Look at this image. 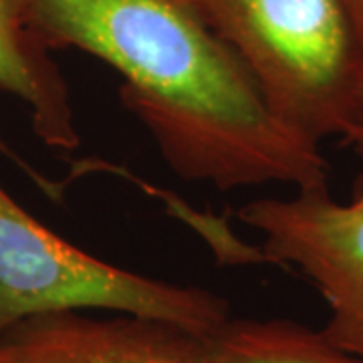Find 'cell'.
I'll return each mask as SVG.
<instances>
[{"label":"cell","instance_id":"5b68a950","mask_svg":"<svg viewBox=\"0 0 363 363\" xmlns=\"http://www.w3.org/2000/svg\"><path fill=\"white\" fill-rule=\"evenodd\" d=\"M0 363H206L204 337L138 315L59 311L0 333Z\"/></svg>","mask_w":363,"mask_h":363},{"label":"cell","instance_id":"52a82bcc","mask_svg":"<svg viewBox=\"0 0 363 363\" xmlns=\"http://www.w3.org/2000/svg\"><path fill=\"white\" fill-rule=\"evenodd\" d=\"M206 363H363L321 331L286 319H228L204 337Z\"/></svg>","mask_w":363,"mask_h":363},{"label":"cell","instance_id":"3957f363","mask_svg":"<svg viewBox=\"0 0 363 363\" xmlns=\"http://www.w3.org/2000/svg\"><path fill=\"white\" fill-rule=\"evenodd\" d=\"M59 311L138 315L200 337L230 319L226 298L99 259L52 233L0 186V333Z\"/></svg>","mask_w":363,"mask_h":363},{"label":"cell","instance_id":"8992f818","mask_svg":"<svg viewBox=\"0 0 363 363\" xmlns=\"http://www.w3.org/2000/svg\"><path fill=\"white\" fill-rule=\"evenodd\" d=\"M0 91L28 107L35 135L57 152H73L81 143L71 91L51 51L28 25L25 0H0ZM0 154L25 172L45 194L59 188L0 138Z\"/></svg>","mask_w":363,"mask_h":363},{"label":"cell","instance_id":"7a4b0ae2","mask_svg":"<svg viewBox=\"0 0 363 363\" xmlns=\"http://www.w3.org/2000/svg\"><path fill=\"white\" fill-rule=\"evenodd\" d=\"M247 67L271 113L321 145L363 99V40L345 0H188Z\"/></svg>","mask_w":363,"mask_h":363},{"label":"cell","instance_id":"ba28073f","mask_svg":"<svg viewBox=\"0 0 363 363\" xmlns=\"http://www.w3.org/2000/svg\"><path fill=\"white\" fill-rule=\"evenodd\" d=\"M341 145L350 147L355 156L363 157V99L362 105H359V111H357V117H355L351 130L347 131V135L341 140Z\"/></svg>","mask_w":363,"mask_h":363},{"label":"cell","instance_id":"9c48e42d","mask_svg":"<svg viewBox=\"0 0 363 363\" xmlns=\"http://www.w3.org/2000/svg\"><path fill=\"white\" fill-rule=\"evenodd\" d=\"M347 9H350L351 16L355 21V26L359 30V37L363 40V0H345Z\"/></svg>","mask_w":363,"mask_h":363},{"label":"cell","instance_id":"6da1fadb","mask_svg":"<svg viewBox=\"0 0 363 363\" xmlns=\"http://www.w3.org/2000/svg\"><path fill=\"white\" fill-rule=\"evenodd\" d=\"M49 49H77L123 79L121 105L182 180L220 192L329 184L321 145L272 116L247 67L188 0H25Z\"/></svg>","mask_w":363,"mask_h":363},{"label":"cell","instance_id":"277c9868","mask_svg":"<svg viewBox=\"0 0 363 363\" xmlns=\"http://www.w3.org/2000/svg\"><path fill=\"white\" fill-rule=\"evenodd\" d=\"M262 236V259L301 272L327 305L323 333L363 359V178L350 200L329 184L264 196L238 208Z\"/></svg>","mask_w":363,"mask_h":363}]
</instances>
